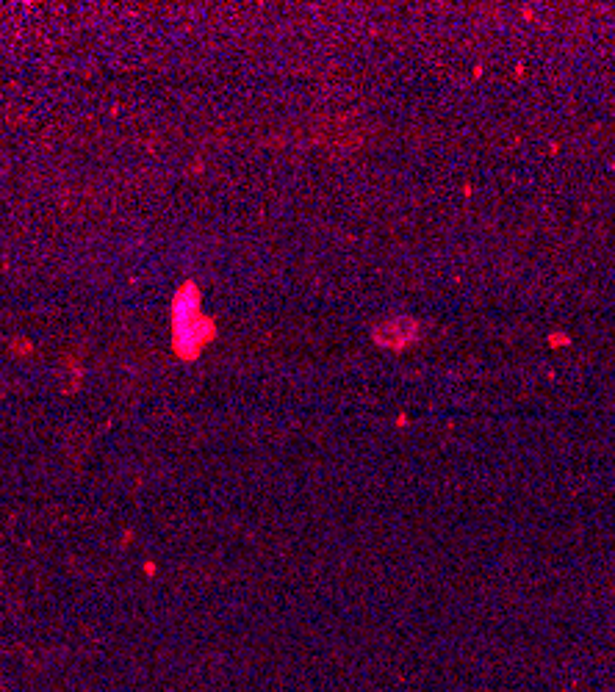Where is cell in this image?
Returning a JSON list of instances; mask_svg holds the SVG:
<instances>
[{"label":"cell","instance_id":"1","mask_svg":"<svg viewBox=\"0 0 615 692\" xmlns=\"http://www.w3.org/2000/svg\"><path fill=\"white\" fill-rule=\"evenodd\" d=\"M419 335H422V327L410 316L388 319V322L377 324L372 330L374 344L383 346V349H408L410 344L419 341Z\"/></svg>","mask_w":615,"mask_h":692},{"label":"cell","instance_id":"2","mask_svg":"<svg viewBox=\"0 0 615 692\" xmlns=\"http://www.w3.org/2000/svg\"><path fill=\"white\" fill-rule=\"evenodd\" d=\"M549 344H552V346L568 344V335H549Z\"/></svg>","mask_w":615,"mask_h":692}]
</instances>
